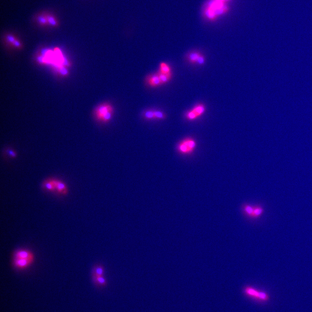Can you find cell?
Instances as JSON below:
<instances>
[{
	"instance_id": "cell-1",
	"label": "cell",
	"mask_w": 312,
	"mask_h": 312,
	"mask_svg": "<svg viewBox=\"0 0 312 312\" xmlns=\"http://www.w3.org/2000/svg\"><path fill=\"white\" fill-rule=\"evenodd\" d=\"M243 293L246 296L258 301L265 302L270 300L269 295L267 293L258 291L251 286L245 287L243 289Z\"/></svg>"
},
{
	"instance_id": "cell-2",
	"label": "cell",
	"mask_w": 312,
	"mask_h": 312,
	"mask_svg": "<svg viewBox=\"0 0 312 312\" xmlns=\"http://www.w3.org/2000/svg\"><path fill=\"white\" fill-rule=\"evenodd\" d=\"M113 109L111 104H104L98 107L95 111L96 117L104 122H109L112 116Z\"/></svg>"
},
{
	"instance_id": "cell-3",
	"label": "cell",
	"mask_w": 312,
	"mask_h": 312,
	"mask_svg": "<svg viewBox=\"0 0 312 312\" xmlns=\"http://www.w3.org/2000/svg\"><path fill=\"white\" fill-rule=\"evenodd\" d=\"M226 4L220 1L210 0L206 4V6L213 10L218 17L220 16L226 14L229 10Z\"/></svg>"
},
{
	"instance_id": "cell-4",
	"label": "cell",
	"mask_w": 312,
	"mask_h": 312,
	"mask_svg": "<svg viewBox=\"0 0 312 312\" xmlns=\"http://www.w3.org/2000/svg\"><path fill=\"white\" fill-rule=\"evenodd\" d=\"M196 144L195 140L191 138L184 139L180 143L178 146V150L182 154H190L195 150Z\"/></svg>"
},
{
	"instance_id": "cell-5",
	"label": "cell",
	"mask_w": 312,
	"mask_h": 312,
	"mask_svg": "<svg viewBox=\"0 0 312 312\" xmlns=\"http://www.w3.org/2000/svg\"><path fill=\"white\" fill-rule=\"evenodd\" d=\"M205 105L203 104H198L191 110L186 114V117L190 121H193L203 115L205 112Z\"/></svg>"
},
{
	"instance_id": "cell-6",
	"label": "cell",
	"mask_w": 312,
	"mask_h": 312,
	"mask_svg": "<svg viewBox=\"0 0 312 312\" xmlns=\"http://www.w3.org/2000/svg\"><path fill=\"white\" fill-rule=\"evenodd\" d=\"M14 256L15 258L26 259L32 260H34V254L28 250L21 249L16 250Z\"/></svg>"
},
{
	"instance_id": "cell-7",
	"label": "cell",
	"mask_w": 312,
	"mask_h": 312,
	"mask_svg": "<svg viewBox=\"0 0 312 312\" xmlns=\"http://www.w3.org/2000/svg\"><path fill=\"white\" fill-rule=\"evenodd\" d=\"M34 260L26 259L15 258L13 260V265L15 268L19 269H24L27 268L33 263Z\"/></svg>"
},
{
	"instance_id": "cell-8",
	"label": "cell",
	"mask_w": 312,
	"mask_h": 312,
	"mask_svg": "<svg viewBox=\"0 0 312 312\" xmlns=\"http://www.w3.org/2000/svg\"><path fill=\"white\" fill-rule=\"evenodd\" d=\"M92 280L94 284L98 288H104L108 284L107 281L104 276H92Z\"/></svg>"
},
{
	"instance_id": "cell-9",
	"label": "cell",
	"mask_w": 312,
	"mask_h": 312,
	"mask_svg": "<svg viewBox=\"0 0 312 312\" xmlns=\"http://www.w3.org/2000/svg\"><path fill=\"white\" fill-rule=\"evenodd\" d=\"M105 273V268L102 264H97L94 265L92 269V276H104Z\"/></svg>"
},
{
	"instance_id": "cell-10",
	"label": "cell",
	"mask_w": 312,
	"mask_h": 312,
	"mask_svg": "<svg viewBox=\"0 0 312 312\" xmlns=\"http://www.w3.org/2000/svg\"><path fill=\"white\" fill-rule=\"evenodd\" d=\"M147 81L149 85L152 87H157L161 84L158 73L150 76L147 78Z\"/></svg>"
},
{
	"instance_id": "cell-11",
	"label": "cell",
	"mask_w": 312,
	"mask_h": 312,
	"mask_svg": "<svg viewBox=\"0 0 312 312\" xmlns=\"http://www.w3.org/2000/svg\"><path fill=\"white\" fill-rule=\"evenodd\" d=\"M202 54L201 53L197 51L190 52L187 55V60L191 64H197L198 59Z\"/></svg>"
},
{
	"instance_id": "cell-12",
	"label": "cell",
	"mask_w": 312,
	"mask_h": 312,
	"mask_svg": "<svg viewBox=\"0 0 312 312\" xmlns=\"http://www.w3.org/2000/svg\"><path fill=\"white\" fill-rule=\"evenodd\" d=\"M52 181L54 185L56 190L59 193L62 194H67V190L64 183L59 181L54 180Z\"/></svg>"
},
{
	"instance_id": "cell-13",
	"label": "cell",
	"mask_w": 312,
	"mask_h": 312,
	"mask_svg": "<svg viewBox=\"0 0 312 312\" xmlns=\"http://www.w3.org/2000/svg\"><path fill=\"white\" fill-rule=\"evenodd\" d=\"M242 210L243 213L247 217L250 218H253L254 206H252L250 205L245 204L242 206Z\"/></svg>"
},
{
	"instance_id": "cell-14",
	"label": "cell",
	"mask_w": 312,
	"mask_h": 312,
	"mask_svg": "<svg viewBox=\"0 0 312 312\" xmlns=\"http://www.w3.org/2000/svg\"><path fill=\"white\" fill-rule=\"evenodd\" d=\"M264 210L261 206L260 205L254 206V213H253V219H256L260 217L263 215Z\"/></svg>"
},
{
	"instance_id": "cell-15",
	"label": "cell",
	"mask_w": 312,
	"mask_h": 312,
	"mask_svg": "<svg viewBox=\"0 0 312 312\" xmlns=\"http://www.w3.org/2000/svg\"><path fill=\"white\" fill-rule=\"evenodd\" d=\"M160 72L164 74L171 73V68L167 63L162 62L160 66Z\"/></svg>"
},
{
	"instance_id": "cell-16",
	"label": "cell",
	"mask_w": 312,
	"mask_h": 312,
	"mask_svg": "<svg viewBox=\"0 0 312 312\" xmlns=\"http://www.w3.org/2000/svg\"><path fill=\"white\" fill-rule=\"evenodd\" d=\"M48 24L51 26H56L58 25V21L56 17L51 14H46Z\"/></svg>"
},
{
	"instance_id": "cell-17",
	"label": "cell",
	"mask_w": 312,
	"mask_h": 312,
	"mask_svg": "<svg viewBox=\"0 0 312 312\" xmlns=\"http://www.w3.org/2000/svg\"><path fill=\"white\" fill-rule=\"evenodd\" d=\"M158 73L159 76L161 84H165L171 79L172 73H170V74H164V73L159 72Z\"/></svg>"
},
{
	"instance_id": "cell-18",
	"label": "cell",
	"mask_w": 312,
	"mask_h": 312,
	"mask_svg": "<svg viewBox=\"0 0 312 312\" xmlns=\"http://www.w3.org/2000/svg\"><path fill=\"white\" fill-rule=\"evenodd\" d=\"M36 20L38 23L41 25L45 26L48 24L46 14H41L38 15L37 16Z\"/></svg>"
},
{
	"instance_id": "cell-19",
	"label": "cell",
	"mask_w": 312,
	"mask_h": 312,
	"mask_svg": "<svg viewBox=\"0 0 312 312\" xmlns=\"http://www.w3.org/2000/svg\"><path fill=\"white\" fill-rule=\"evenodd\" d=\"M144 116L147 119H154V118H155L154 111H151V110H149V111H146L144 114Z\"/></svg>"
},
{
	"instance_id": "cell-20",
	"label": "cell",
	"mask_w": 312,
	"mask_h": 312,
	"mask_svg": "<svg viewBox=\"0 0 312 312\" xmlns=\"http://www.w3.org/2000/svg\"><path fill=\"white\" fill-rule=\"evenodd\" d=\"M45 187L48 190L51 191H54L55 190H56L54 185V183H53L52 181L46 182L45 183Z\"/></svg>"
},
{
	"instance_id": "cell-21",
	"label": "cell",
	"mask_w": 312,
	"mask_h": 312,
	"mask_svg": "<svg viewBox=\"0 0 312 312\" xmlns=\"http://www.w3.org/2000/svg\"><path fill=\"white\" fill-rule=\"evenodd\" d=\"M155 118L158 119H163L165 117V114L160 111H155Z\"/></svg>"
},
{
	"instance_id": "cell-22",
	"label": "cell",
	"mask_w": 312,
	"mask_h": 312,
	"mask_svg": "<svg viewBox=\"0 0 312 312\" xmlns=\"http://www.w3.org/2000/svg\"><path fill=\"white\" fill-rule=\"evenodd\" d=\"M205 58L203 54L201 55L200 57L199 58V59H198V62H197V64L199 65H203L205 63Z\"/></svg>"
},
{
	"instance_id": "cell-23",
	"label": "cell",
	"mask_w": 312,
	"mask_h": 312,
	"mask_svg": "<svg viewBox=\"0 0 312 312\" xmlns=\"http://www.w3.org/2000/svg\"><path fill=\"white\" fill-rule=\"evenodd\" d=\"M7 39L8 42H11V43H13L15 40L14 36L11 35H8L7 36Z\"/></svg>"
},
{
	"instance_id": "cell-24",
	"label": "cell",
	"mask_w": 312,
	"mask_h": 312,
	"mask_svg": "<svg viewBox=\"0 0 312 312\" xmlns=\"http://www.w3.org/2000/svg\"><path fill=\"white\" fill-rule=\"evenodd\" d=\"M8 154H9V155L11 156V157H15L16 156V155L15 152H14V151H13V150H8Z\"/></svg>"
},
{
	"instance_id": "cell-25",
	"label": "cell",
	"mask_w": 312,
	"mask_h": 312,
	"mask_svg": "<svg viewBox=\"0 0 312 312\" xmlns=\"http://www.w3.org/2000/svg\"><path fill=\"white\" fill-rule=\"evenodd\" d=\"M13 44L16 47H19L21 46V44H20V42L17 41V40H15Z\"/></svg>"
},
{
	"instance_id": "cell-26",
	"label": "cell",
	"mask_w": 312,
	"mask_h": 312,
	"mask_svg": "<svg viewBox=\"0 0 312 312\" xmlns=\"http://www.w3.org/2000/svg\"><path fill=\"white\" fill-rule=\"evenodd\" d=\"M60 72L62 74V75H66L67 73V70L65 69L62 68L60 69Z\"/></svg>"
}]
</instances>
